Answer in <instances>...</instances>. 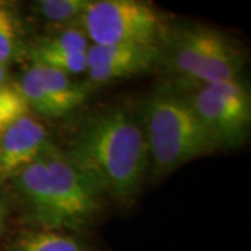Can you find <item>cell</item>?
<instances>
[{"label": "cell", "mask_w": 251, "mask_h": 251, "mask_svg": "<svg viewBox=\"0 0 251 251\" xmlns=\"http://www.w3.org/2000/svg\"><path fill=\"white\" fill-rule=\"evenodd\" d=\"M102 196L130 206L150 175V158L140 113L109 106L85 117L62 151Z\"/></svg>", "instance_id": "obj_1"}, {"label": "cell", "mask_w": 251, "mask_h": 251, "mask_svg": "<svg viewBox=\"0 0 251 251\" xmlns=\"http://www.w3.org/2000/svg\"><path fill=\"white\" fill-rule=\"evenodd\" d=\"M143 122L150 176L162 179L183 165L216 152L212 140L201 125L183 92L175 85L155 90L140 113Z\"/></svg>", "instance_id": "obj_2"}, {"label": "cell", "mask_w": 251, "mask_h": 251, "mask_svg": "<svg viewBox=\"0 0 251 251\" xmlns=\"http://www.w3.org/2000/svg\"><path fill=\"white\" fill-rule=\"evenodd\" d=\"M161 64L177 81L180 90L242 80L246 56L232 38L215 28L187 25L171 29Z\"/></svg>", "instance_id": "obj_3"}, {"label": "cell", "mask_w": 251, "mask_h": 251, "mask_svg": "<svg viewBox=\"0 0 251 251\" xmlns=\"http://www.w3.org/2000/svg\"><path fill=\"white\" fill-rule=\"evenodd\" d=\"M78 24L91 45L100 46H163L171 32L166 16L138 0H90Z\"/></svg>", "instance_id": "obj_4"}, {"label": "cell", "mask_w": 251, "mask_h": 251, "mask_svg": "<svg viewBox=\"0 0 251 251\" xmlns=\"http://www.w3.org/2000/svg\"><path fill=\"white\" fill-rule=\"evenodd\" d=\"M45 159L49 186L45 212L36 227L77 233L98 218L103 196L53 144L46 148Z\"/></svg>", "instance_id": "obj_5"}, {"label": "cell", "mask_w": 251, "mask_h": 251, "mask_svg": "<svg viewBox=\"0 0 251 251\" xmlns=\"http://www.w3.org/2000/svg\"><path fill=\"white\" fill-rule=\"evenodd\" d=\"M180 91L204 126L216 151L236 150L249 140L251 97L242 80L204 84Z\"/></svg>", "instance_id": "obj_6"}, {"label": "cell", "mask_w": 251, "mask_h": 251, "mask_svg": "<svg viewBox=\"0 0 251 251\" xmlns=\"http://www.w3.org/2000/svg\"><path fill=\"white\" fill-rule=\"evenodd\" d=\"M29 112L48 119H62L84 105L92 88L84 81L39 64H29L16 82Z\"/></svg>", "instance_id": "obj_7"}, {"label": "cell", "mask_w": 251, "mask_h": 251, "mask_svg": "<svg viewBox=\"0 0 251 251\" xmlns=\"http://www.w3.org/2000/svg\"><path fill=\"white\" fill-rule=\"evenodd\" d=\"M163 46L123 44L91 45L87 52V80L92 90L119 80L143 75L161 64Z\"/></svg>", "instance_id": "obj_8"}, {"label": "cell", "mask_w": 251, "mask_h": 251, "mask_svg": "<svg viewBox=\"0 0 251 251\" xmlns=\"http://www.w3.org/2000/svg\"><path fill=\"white\" fill-rule=\"evenodd\" d=\"M46 127L31 113L20 117L0 135V183L14 179L50 145Z\"/></svg>", "instance_id": "obj_9"}, {"label": "cell", "mask_w": 251, "mask_h": 251, "mask_svg": "<svg viewBox=\"0 0 251 251\" xmlns=\"http://www.w3.org/2000/svg\"><path fill=\"white\" fill-rule=\"evenodd\" d=\"M7 251H91V246L75 233L31 226L13 237Z\"/></svg>", "instance_id": "obj_10"}, {"label": "cell", "mask_w": 251, "mask_h": 251, "mask_svg": "<svg viewBox=\"0 0 251 251\" xmlns=\"http://www.w3.org/2000/svg\"><path fill=\"white\" fill-rule=\"evenodd\" d=\"M24 27L16 7L9 1H0V63H10L27 59Z\"/></svg>", "instance_id": "obj_11"}, {"label": "cell", "mask_w": 251, "mask_h": 251, "mask_svg": "<svg viewBox=\"0 0 251 251\" xmlns=\"http://www.w3.org/2000/svg\"><path fill=\"white\" fill-rule=\"evenodd\" d=\"M91 42L80 24L57 29L28 42L27 57L36 53H87Z\"/></svg>", "instance_id": "obj_12"}, {"label": "cell", "mask_w": 251, "mask_h": 251, "mask_svg": "<svg viewBox=\"0 0 251 251\" xmlns=\"http://www.w3.org/2000/svg\"><path fill=\"white\" fill-rule=\"evenodd\" d=\"M90 0H38L32 11L39 20L56 27H72L80 23Z\"/></svg>", "instance_id": "obj_13"}, {"label": "cell", "mask_w": 251, "mask_h": 251, "mask_svg": "<svg viewBox=\"0 0 251 251\" xmlns=\"http://www.w3.org/2000/svg\"><path fill=\"white\" fill-rule=\"evenodd\" d=\"M28 113H31L29 108L16 84L10 82L0 88V135Z\"/></svg>", "instance_id": "obj_14"}, {"label": "cell", "mask_w": 251, "mask_h": 251, "mask_svg": "<svg viewBox=\"0 0 251 251\" xmlns=\"http://www.w3.org/2000/svg\"><path fill=\"white\" fill-rule=\"evenodd\" d=\"M7 218H9V205L6 202V200L0 196V239H1V236L6 230Z\"/></svg>", "instance_id": "obj_15"}, {"label": "cell", "mask_w": 251, "mask_h": 251, "mask_svg": "<svg viewBox=\"0 0 251 251\" xmlns=\"http://www.w3.org/2000/svg\"><path fill=\"white\" fill-rule=\"evenodd\" d=\"M10 84V73L9 66H4L0 63V88Z\"/></svg>", "instance_id": "obj_16"}]
</instances>
